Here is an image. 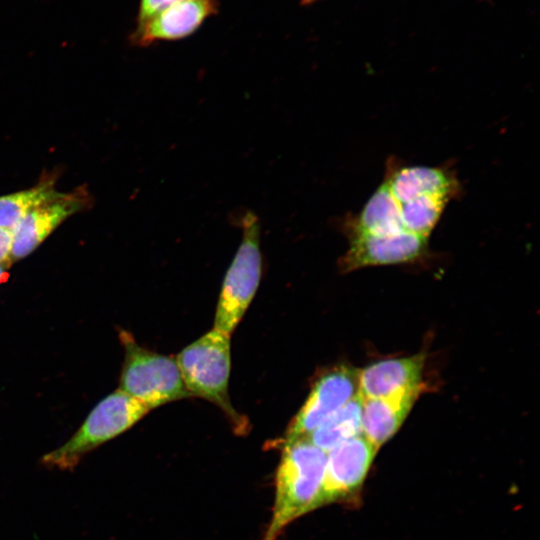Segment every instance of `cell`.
Returning a JSON list of instances; mask_svg holds the SVG:
<instances>
[{"instance_id":"ac0fdd59","label":"cell","mask_w":540,"mask_h":540,"mask_svg":"<svg viewBox=\"0 0 540 540\" xmlns=\"http://www.w3.org/2000/svg\"><path fill=\"white\" fill-rule=\"evenodd\" d=\"M317 0H300L301 4L302 5H310L314 2H316Z\"/></svg>"},{"instance_id":"30bf717a","label":"cell","mask_w":540,"mask_h":540,"mask_svg":"<svg viewBox=\"0 0 540 540\" xmlns=\"http://www.w3.org/2000/svg\"><path fill=\"white\" fill-rule=\"evenodd\" d=\"M85 195L59 194L27 212L13 228L11 256L14 260L30 254L68 216L81 209Z\"/></svg>"},{"instance_id":"e0dca14e","label":"cell","mask_w":540,"mask_h":540,"mask_svg":"<svg viewBox=\"0 0 540 540\" xmlns=\"http://www.w3.org/2000/svg\"><path fill=\"white\" fill-rule=\"evenodd\" d=\"M8 274L5 272V266L4 263L0 264V283L5 281Z\"/></svg>"},{"instance_id":"2e32d148","label":"cell","mask_w":540,"mask_h":540,"mask_svg":"<svg viewBox=\"0 0 540 540\" xmlns=\"http://www.w3.org/2000/svg\"><path fill=\"white\" fill-rule=\"evenodd\" d=\"M12 231L0 227V264L10 260Z\"/></svg>"},{"instance_id":"7a4b0ae2","label":"cell","mask_w":540,"mask_h":540,"mask_svg":"<svg viewBox=\"0 0 540 540\" xmlns=\"http://www.w3.org/2000/svg\"><path fill=\"white\" fill-rule=\"evenodd\" d=\"M176 363L185 388L191 396L204 398L236 424L243 422L228 395L230 375V335L213 329L185 347Z\"/></svg>"},{"instance_id":"6da1fadb","label":"cell","mask_w":540,"mask_h":540,"mask_svg":"<svg viewBox=\"0 0 540 540\" xmlns=\"http://www.w3.org/2000/svg\"><path fill=\"white\" fill-rule=\"evenodd\" d=\"M327 453L306 438L285 441L276 472L272 517L262 540H276L296 518L323 505Z\"/></svg>"},{"instance_id":"8992f818","label":"cell","mask_w":540,"mask_h":540,"mask_svg":"<svg viewBox=\"0 0 540 540\" xmlns=\"http://www.w3.org/2000/svg\"><path fill=\"white\" fill-rule=\"evenodd\" d=\"M358 395V370L340 365L324 373L294 417L286 441L306 438L323 421Z\"/></svg>"},{"instance_id":"4fadbf2b","label":"cell","mask_w":540,"mask_h":540,"mask_svg":"<svg viewBox=\"0 0 540 540\" xmlns=\"http://www.w3.org/2000/svg\"><path fill=\"white\" fill-rule=\"evenodd\" d=\"M360 434H362V399L356 395L323 421L306 439L328 453L344 441Z\"/></svg>"},{"instance_id":"9c48e42d","label":"cell","mask_w":540,"mask_h":540,"mask_svg":"<svg viewBox=\"0 0 540 540\" xmlns=\"http://www.w3.org/2000/svg\"><path fill=\"white\" fill-rule=\"evenodd\" d=\"M217 12V0L178 2L160 11L144 24L136 26L130 39L138 46L180 40L195 33L205 20Z\"/></svg>"},{"instance_id":"5b68a950","label":"cell","mask_w":540,"mask_h":540,"mask_svg":"<svg viewBox=\"0 0 540 540\" xmlns=\"http://www.w3.org/2000/svg\"><path fill=\"white\" fill-rule=\"evenodd\" d=\"M149 411L142 402L119 389L99 402L78 431L45 455L44 462L60 468L74 466L84 454L128 430Z\"/></svg>"},{"instance_id":"3957f363","label":"cell","mask_w":540,"mask_h":540,"mask_svg":"<svg viewBox=\"0 0 540 540\" xmlns=\"http://www.w3.org/2000/svg\"><path fill=\"white\" fill-rule=\"evenodd\" d=\"M125 351L120 390L150 410L190 397L176 360L139 346L127 331L120 332Z\"/></svg>"},{"instance_id":"ba28073f","label":"cell","mask_w":540,"mask_h":540,"mask_svg":"<svg viewBox=\"0 0 540 540\" xmlns=\"http://www.w3.org/2000/svg\"><path fill=\"white\" fill-rule=\"evenodd\" d=\"M346 235L349 247L340 260V268L346 272L368 266L411 262L421 257L428 245V238L412 233Z\"/></svg>"},{"instance_id":"5bb4252c","label":"cell","mask_w":540,"mask_h":540,"mask_svg":"<svg viewBox=\"0 0 540 540\" xmlns=\"http://www.w3.org/2000/svg\"><path fill=\"white\" fill-rule=\"evenodd\" d=\"M59 194L52 180H45L32 189L0 197V227L12 231L27 212Z\"/></svg>"},{"instance_id":"8fae6325","label":"cell","mask_w":540,"mask_h":540,"mask_svg":"<svg viewBox=\"0 0 540 540\" xmlns=\"http://www.w3.org/2000/svg\"><path fill=\"white\" fill-rule=\"evenodd\" d=\"M424 356L389 358L358 371V395L362 399L385 398L423 388Z\"/></svg>"},{"instance_id":"7c38bea8","label":"cell","mask_w":540,"mask_h":540,"mask_svg":"<svg viewBox=\"0 0 540 540\" xmlns=\"http://www.w3.org/2000/svg\"><path fill=\"white\" fill-rule=\"evenodd\" d=\"M422 388L385 398L362 399V434L378 449L401 427Z\"/></svg>"},{"instance_id":"52a82bcc","label":"cell","mask_w":540,"mask_h":540,"mask_svg":"<svg viewBox=\"0 0 540 540\" xmlns=\"http://www.w3.org/2000/svg\"><path fill=\"white\" fill-rule=\"evenodd\" d=\"M378 448L363 434L339 444L327 453L323 505L348 497L358 490Z\"/></svg>"},{"instance_id":"9a60e30c","label":"cell","mask_w":540,"mask_h":540,"mask_svg":"<svg viewBox=\"0 0 540 540\" xmlns=\"http://www.w3.org/2000/svg\"><path fill=\"white\" fill-rule=\"evenodd\" d=\"M185 0H140L136 26H140L165 8Z\"/></svg>"},{"instance_id":"277c9868","label":"cell","mask_w":540,"mask_h":540,"mask_svg":"<svg viewBox=\"0 0 540 540\" xmlns=\"http://www.w3.org/2000/svg\"><path fill=\"white\" fill-rule=\"evenodd\" d=\"M236 220L243 231L242 241L226 273L214 320V329L229 335L255 295L262 268L259 218L246 211Z\"/></svg>"}]
</instances>
